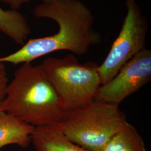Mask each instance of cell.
<instances>
[{
  "instance_id": "obj_12",
  "label": "cell",
  "mask_w": 151,
  "mask_h": 151,
  "mask_svg": "<svg viewBox=\"0 0 151 151\" xmlns=\"http://www.w3.org/2000/svg\"><path fill=\"white\" fill-rule=\"evenodd\" d=\"M3 3L10 6L12 10H18L22 6L29 2L30 0H0Z\"/></svg>"
},
{
  "instance_id": "obj_9",
  "label": "cell",
  "mask_w": 151,
  "mask_h": 151,
  "mask_svg": "<svg viewBox=\"0 0 151 151\" xmlns=\"http://www.w3.org/2000/svg\"><path fill=\"white\" fill-rule=\"evenodd\" d=\"M0 31L23 45L32 30L27 18L18 10H4L0 7Z\"/></svg>"
},
{
  "instance_id": "obj_13",
  "label": "cell",
  "mask_w": 151,
  "mask_h": 151,
  "mask_svg": "<svg viewBox=\"0 0 151 151\" xmlns=\"http://www.w3.org/2000/svg\"><path fill=\"white\" fill-rule=\"evenodd\" d=\"M36 1H42V3H47V2H50V1L52 0H36Z\"/></svg>"
},
{
  "instance_id": "obj_2",
  "label": "cell",
  "mask_w": 151,
  "mask_h": 151,
  "mask_svg": "<svg viewBox=\"0 0 151 151\" xmlns=\"http://www.w3.org/2000/svg\"><path fill=\"white\" fill-rule=\"evenodd\" d=\"M0 111L34 127L58 124L65 110L41 65L24 63L7 85Z\"/></svg>"
},
{
  "instance_id": "obj_5",
  "label": "cell",
  "mask_w": 151,
  "mask_h": 151,
  "mask_svg": "<svg viewBox=\"0 0 151 151\" xmlns=\"http://www.w3.org/2000/svg\"><path fill=\"white\" fill-rule=\"evenodd\" d=\"M127 13L106 58L98 67L101 85L115 77L136 54L145 49L148 22L136 0H125Z\"/></svg>"
},
{
  "instance_id": "obj_1",
  "label": "cell",
  "mask_w": 151,
  "mask_h": 151,
  "mask_svg": "<svg viewBox=\"0 0 151 151\" xmlns=\"http://www.w3.org/2000/svg\"><path fill=\"white\" fill-rule=\"evenodd\" d=\"M37 18L56 22L58 31L43 38L29 40L20 49L1 57L0 62L13 65L31 63L39 58L58 50L73 54H86L92 46L100 43L102 36L93 29L91 10L80 0H52L40 3L34 9Z\"/></svg>"
},
{
  "instance_id": "obj_10",
  "label": "cell",
  "mask_w": 151,
  "mask_h": 151,
  "mask_svg": "<svg viewBox=\"0 0 151 151\" xmlns=\"http://www.w3.org/2000/svg\"><path fill=\"white\" fill-rule=\"evenodd\" d=\"M99 151H147L143 138L127 121Z\"/></svg>"
},
{
  "instance_id": "obj_6",
  "label": "cell",
  "mask_w": 151,
  "mask_h": 151,
  "mask_svg": "<svg viewBox=\"0 0 151 151\" xmlns=\"http://www.w3.org/2000/svg\"><path fill=\"white\" fill-rule=\"evenodd\" d=\"M151 80V51L145 48L124 65L110 81L100 86L95 99L119 106Z\"/></svg>"
},
{
  "instance_id": "obj_7",
  "label": "cell",
  "mask_w": 151,
  "mask_h": 151,
  "mask_svg": "<svg viewBox=\"0 0 151 151\" xmlns=\"http://www.w3.org/2000/svg\"><path fill=\"white\" fill-rule=\"evenodd\" d=\"M32 142L35 151H89L69 140L56 125L35 127Z\"/></svg>"
},
{
  "instance_id": "obj_3",
  "label": "cell",
  "mask_w": 151,
  "mask_h": 151,
  "mask_svg": "<svg viewBox=\"0 0 151 151\" xmlns=\"http://www.w3.org/2000/svg\"><path fill=\"white\" fill-rule=\"evenodd\" d=\"M127 122L119 106L95 99L66 111L56 125L64 135L89 151H99Z\"/></svg>"
},
{
  "instance_id": "obj_4",
  "label": "cell",
  "mask_w": 151,
  "mask_h": 151,
  "mask_svg": "<svg viewBox=\"0 0 151 151\" xmlns=\"http://www.w3.org/2000/svg\"><path fill=\"white\" fill-rule=\"evenodd\" d=\"M41 65L65 111L79 108L95 99L101 86L97 64H81L74 55L70 54L63 58H47Z\"/></svg>"
},
{
  "instance_id": "obj_8",
  "label": "cell",
  "mask_w": 151,
  "mask_h": 151,
  "mask_svg": "<svg viewBox=\"0 0 151 151\" xmlns=\"http://www.w3.org/2000/svg\"><path fill=\"white\" fill-rule=\"evenodd\" d=\"M34 126L0 111V149L9 145L27 148L32 142Z\"/></svg>"
},
{
  "instance_id": "obj_11",
  "label": "cell",
  "mask_w": 151,
  "mask_h": 151,
  "mask_svg": "<svg viewBox=\"0 0 151 151\" xmlns=\"http://www.w3.org/2000/svg\"><path fill=\"white\" fill-rule=\"evenodd\" d=\"M8 85V78L5 63L0 62V106L5 96L6 87Z\"/></svg>"
}]
</instances>
